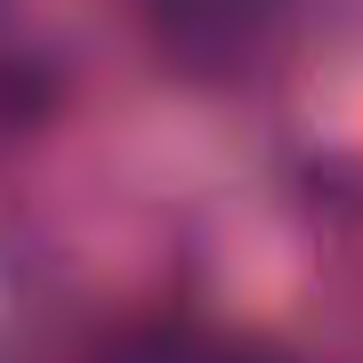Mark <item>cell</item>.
Instances as JSON below:
<instances>
[{
    "mask_svg": "<svg viewBox=\"0 0 363 363\" xmlns=\"http://www.w3.org/2000/svg\"><path fill=\"white\" fill-rule=\"evenodd\" d=\"M154 33L178 65L194 73H242L250 57H267V40L283 33L291 0H145Z\"/></svg>",
    "mask_w": 363,
    "mask_h": 363,
    "instance_id": "obj_1",
    "label": "cell"
}]
</instances>
